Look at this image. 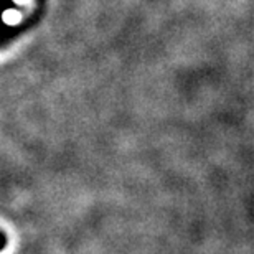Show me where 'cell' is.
<instances>
[{"mask_svg": "<svg viewBox=\"0 0 254 254\" xmlns=\"http://www.w3.org/2000/svg\"><path fill=\"white\" fill-rule=\"evenodd\" d=\"M8 245V238L3 231H0V251H3Z\"/></svg>", "mask_w": 254, "mask_h": 254, "instance_id": "1", "label": "cell"}]
</instances>
